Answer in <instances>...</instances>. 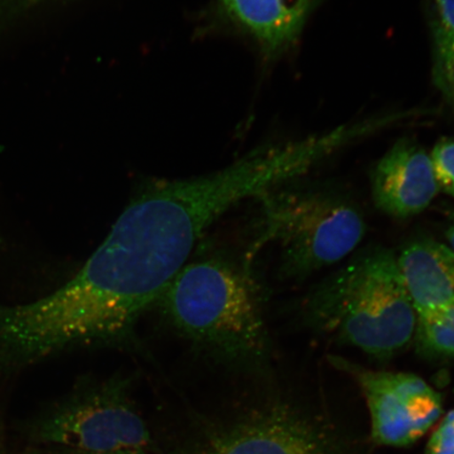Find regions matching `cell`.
<instances>
[{
    "mask_svg": "<svg viewBox=\"0 0 454 454\" xmlns=\"http://www.w3.org/2000/svg\"><path fill=\"white\" fill-rule=\"evenodd\" d=\"M435 78L439 88L454 109V56L444 65L435 67Z\"/></svg>",
    "mask_w": 454,
    "mask_h": 454,
    "instance_id": "16",
    "label": "cell"
},
{
    "mask_svg": "<svg viewBox=\"0 0 454 454\" xmlns=\"http://www.w3.org/2000/svg\"><path fill=\"white\" fill-rule=\"evenodd\" d=\"M413 340L423 355L454 357V302L417 315Z\"/></svg>",
    "mask_w": 454,
    "mask_h": 454,
    "instance_id": "11",
    "label": "cell"
},
{
    "mask_svg": "<svg viewBox=\"0 0 454 454\" xmlns=\"http://www.w3.org/2000/svg\"><path fill=\"white\" fill-rule=\"evenodd\" d=\"M446 238L450 247L454 249V212L450 215V223H448Z\"/></svg>",
    "mask_w": 454,
    "mask_h": 454,
    "instance_id": "19",
    "label": "cell"
},
{
    "mask_svg": "<svg viewBox=\"0 0 454 454\" xmlns=\"http://www.w3.org/2000/svg\"><path fill=\"white\" fill-rule=\"evenodd\" d=\"M30 454H153V452L142 450H121L110 452L92 453L74 450H67L62 447H43L31 448Z\"/></svg>",
    "mask_w": 454,
    "mask_h": 454,
    "instance_id": "17",
    "label": "cell"
},
{
    "mask_svg": "<svg viewBox=\"0 0 454 454\" xmlns=\"http://www.w3.org/2000/svg\"><path fill=\"white\" fill-rule=\"evenodd\" d=\"M262 200L261 231L254 246L277 244L288 278L309 277L348 258L366 234L354 201L326 190H272Z\"/></svg>",
    "mask_w": 454,
    "mask_h": 454,
    "instance_id": "4",
    "label": "cell"
},
{
    "mask_svg": "<svg viewBox=\"0 0 454 454\" xmlns=\"http://www.w3.org/2000/svg\"><path fill=\"white\" fill-rule=\"evenodd\" d=\"M439 192L428 153L411 139L397 141L372 170L374 206L390 217L423 213Z\"/></svg>",
    "mask_w": 454,
    "mask_h": 454,
    "instance_id": "8",
    "label": "cell"
},
{
    "mask_svg": "<svg viewBox=\"0 0 454 454\" xmlns=\"http://www.w3.org/2000/svg\"><path fill=\"white\" fill-rule=\"evenodd\" d=\"M277 183L274 159L261 149L211 175L145 185L69 281L32 302L0 304V361L20 372L66 351L127 339L204 231Z\"/></svg>",
    "mask_w": 454,
    "mask_h": 454,
    "instance_id": "1",
    "label": "cell"
},
{
    "mask_svg": "<svg viewBox=\"0 0 454 454\" xmlns=\"http://www.w3.org/2000/svg\"><path fill=\"white\" fill-rule=\"evenodd\" d=\"M0 454H10L7 430L2 419H0Z\"/></svg>",
    "mask_w": 454,
    "mask_h": 454,
    "instance_id": "18",
    "label": "cell"
},
{
    "mask_svg": "<svg viewBox=\"0 0 454 454\" xmlns=\"http://www.w3.org/2000/svg\"><path fill=\"white\" fill-rule=\"evenodd\" d=\"M162 454H337L326 436L280 401L201 414Z\"/></svg>",
    "mask_w": 454,
    "mask_h": 454,
    "instance_id": "6",
    "label": "cell"
},
{
    "mask_svg": "<svg viewBox=\"0 0 454 454\" xmlns=\"http://www.w3.org/2000/svg\"><path fill=\"white\" fill-rule=\"evenodd\" d=\"M304 315L317 333L380 360L404 349L417 325L396 254L379 246L357 252L312 288Z\"/></svg>",
    "mask_w": 454,
    "mask_h": 454,
    "instance_id": "3",
    "label": "cell"
},
{
    "mask_svg": "<svg viewBox=\"0 0 454 454\" xmlns=\"http://www.w3.org/2000/svg\"><path fill=\"white\" fill-rule=\"evenodd\" d=\"M334 362L350 372L365 395L377 444L411 445L441 417V395L416 374L374 372L337 357Z\"/></svg>",
    "mask_w": 454,
    "mask_h": 454,
    "instance_id": "7",
    "label": "cell"
},
{
    "mask_svg": "<svg viewBox=\"0 0 454 454\" xmlns=\"http://www.w3.org/2000/svg\"><path fill=\"white\" fill-rule=\"evenodd\" d=\"M157 303L169 325L218 364L242 372L263 364L268 336L248 268L217 257L187 262Z\"/></svg>",
    "mask_w": 454,
    "mask_h": 454,
    "instance_id": "2",
    "label": "cell"
},
{
    "mask_svg": "<svg viewBox=\"0 0 454 454\" xmlns=\"http://www.w3.org/2000/svg\"><path fill=\"white\" fill-rule=\"evenodd\" d=\"M435 67L454 56V0H434Z\"/></svg>",
    "mask_w": 454,
    "mask_h": 454,
    "instance_id": "12",
    "label": "cell"
},
{
    "mask_svg": "<svg viewBox=\"0 0 454 454\" xmlns=\"http://www.w3.org/2000/svg\"><path fill=\"white\" fill-rule=\"evenodd\" d=\"M45 0H0V35L22 15Z\"/></svg>",
    "mask_w": 454,
    "mask_h": 454,
    "instance_id": "15",
    "label": "cell"
},
{
    "mask_svg": "<svg viewBox=\"0 0 454 454\" xmlns=\"http://www.w3.org/2000/svg\"><path fill=\"white\" fill-rule=\"evenodd\" d=\"M429 156L440 192L454 199V138L439 141Z\"/></svg>",
    "mask_w": 454,
    "mask_h": 454,
    "instance_id": "13",
    "label": "cell"
},
{
    "mask_svg": "<svg viewBox=\"0 0 454 454\" xmlns=\"http://www.w3.org/2000/svg\"><path fill=\"white\" fill-rule=\"evenodd\" d=\"M312 0H220L225 19L248 34L261 50L276 56L302 31Z\"/></svg>",
    "mask_w": 454,
    "mask_h": 454,
    "instance_id": "9",
    "label": "cell"
},
{
    "mask_svg": "<svg viewBox=\"0 0 454 454\" xmlns=\"http://www.w3.org/2000/svg\"><path fill=\"white\" fill-rule=\"evenodd\" d=\"M397 265L417 315L454 302V249L421 238L396 254Z\"/></svg>",
    "mask_w": 454,
    "mask_h": 454,
    "instance_id": "10",
    "label": "cell"
},
{
    "mask_svg": "<svg viewBox=\"0 0 454 454\" xmlns=\"http://www.w3.org/2000/svg\"><path fill=\"white\" fill-rule=\"evenodd\" d=\"M20 433L31 448L102 453L154 452L157 447L136 405L133 380L121 374L82 379L66 395L27 419Z\"/></svg>",
    "mask_w": 454,
    "mask_h": 454,
    "instance_id": "5",
    "label": "cell"
},
{
    "mask_svg": "<svg viewBox=\"0 0 454 454\" xmlns=\"http://www.w3.org/2000/svg\"><path fill=\"white\" fill-rule=\"evenodd\" d=\"M426 454H454V410L431 435Z\"/></svg>",
    "mask_w": 454,
    "mask_h": 454,
    "instance_id": "14",
    "label": "cell"
}]
</instances>
